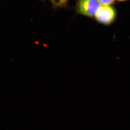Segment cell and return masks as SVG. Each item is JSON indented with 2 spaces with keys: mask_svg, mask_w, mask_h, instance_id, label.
<instances>
[{
  "mask_svg": "<svg viewBox=\"0 0 130 130\" xmlns=\"http://www.w3.org/2000/svg\"><path fill=\"white\" fill-rule=\"evenodd\" d=\"M101 6H110L114 2L115 0H97Z\"/></svg>",
  "mask_w": 130,
  "mask_h": 130,
  "instance_id": "cell-4",
  "label": "cell"
},
{
  "mask_svg": "<svg viewBox=\"0 0 130 130\" xmlns=\"http://www.w3.org/2000/svg\"><path fill=\"white\" fill-rule=\"evenodd\" d=\"M118 1H127V0H118Z\"/></svg>",
  "mask_w": 130,
  "mask_h": 130,
  "instance_id": "cell-5",
  "label": "cell"
},
{
  "mask_svg": "<svg viewBox=\"0 0 130 130\" xmlns=\"http://www.w3.org/2000/svg\"><path fill=\"white\" fill-rule=\"evenodd\" d=\"M96 20L103 25H108L114 22L116 17V10L110 6H101L95 15Z\"/></svg>",
  "mask_w": 130,
  "mask_h": 130,
  "instance_id": "cell-2",
  "label": "cell"
},
{
  "mask_svg": "<svg viewBox=\"0 0 130 130\" xmlns=\"http://www.w3.org/2000/svg\"><path fill=\"white\" fill-rule=\"evenodd\" d=\"M54 9L64 8L67 6L70 0H48Z\"/></svg>",
  "mask_w": 130,
  "mask_h": 130,
  "instance_id": "cell-3",
  "label": "cell"
},
{
  "mask_svg": "<svg viewBox=\"0 0 130 130\" xmlns=\"http://www.w3.org/2000/svg\"><path fill=\"white\" fill-rule=\"evenodd\" d=\"M101 5L97 0H77L76 11L84 16L94 17Z\"/></svg>",
  "mask_w": 130,
  "mask_h": 130,
  "instance_id": "cell-1",
  "label": "cell"
}]
</instances>
